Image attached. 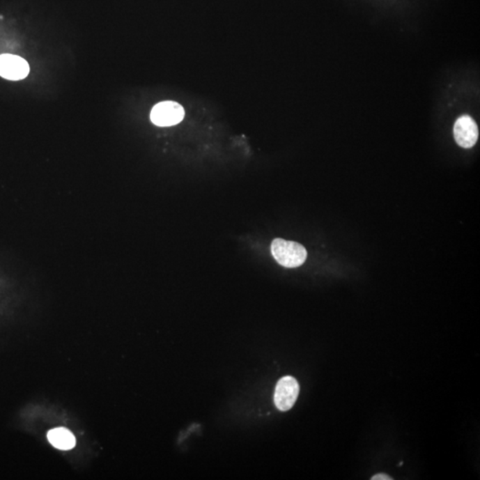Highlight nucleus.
Masks as SVG:
<instances>
[{
	"mask_svg": "<svg viewBox=\"0 0 480 480\" xmlns=\"http://www.w3.org/2000/svg\"><path fill=\"white\" fill-rule=\"evenodd\" d=\"M185 109L176 102H160L150 114L151 121L159 127H171L180 123L185 118Z\"/></svg>",
	"mask_w": 480,
	"mask_h": 480,
	"instance_id": "7ed1b4c3",
	"label": "nucleus"
},
{
	"mask_svg": "<svg viewBox=\"0 0 480 480\" xmlns=\"http://www.w3.org/2000/svg\"><path fill=\"white\" fill-rule=\"evenodd\" d=\"M300 392L299 383L294 377H282L277 383L274 403L279 410L286 412L294 407Z\"/></svg>",
	"mask_w": 480,
	"mask_h": 480,
	"instance_id": "f03ea898",
	"label": "nucleus"
},
{
	"mask_svg": "<svg viewBox=\"0 0 480 480\" xmlns=\"http://www.w3.org/2000/svg\"><path fill=\"white\" fill-rule=\"evenodd\" d=\"M454 137L459 146L470 149L478 141V125L470 116H463L454 124Z\"/></svg>",
	"mask_w": 480,
	"mask_h": 480,
	"instance_id": "20e7f679",
	"label": "nucleus"
},
{
	"mask_svg": "<svg viewBox=\"0 0 480 480\" xmlns=\"http://www.w3.org/2000/svg\"><path fill=\"white\" fill-rule=\"evenodd\" d=\"M30 66L22 57L13 54L0 56V76L9 80H21L26 78Z\"/></svg>",
	"mask_w": 480,
	"mask_h": 480,
	"instance_id": "39448f33",
	"label": "nucleus"
},
{
	"mask_svg": "<svg viewBox=\"0 0 480 480\" xmlns=\"http://www.w3.org/2000/svg\"><path fill=\"white\" fill-rule=\"evenodd\" d=\"M270 250L277 262L286 268H297L307 259L305 247L294 241L276 238L272 241Z\"/></svg>",
	"mask_w": 480,
	"mask_h": 480,
	"instance_id": "f257e3e1",
	"label": "nucleus"
},
{
	"mask_svg": "<svg viewBox=\"0 0 480 480\" xmlns=\"http://www.w3.org/2000/svg\"><path fill=\"white\" fill-rule=\"evenodd\" d=\"M47 439L54 447L61 450H70L76 446L74 435L65 428H56L47 433Z\"/></svg>",
	"mask_w": 480,
	"mask_h": 480,
	"instance_id": "423d86ee",
	"label": "nucleus"
},
{
	"mask_svg": "<svg viewBox=\"0 0 480 480\" xmlns=\"http://www.w3.org/2000/svg\"><path fill=\"white\" fill-rule=\"evenodd\" d=\"M392 480V478L391 477H389L388 475L383 474V473H380V474H377L373 477L372 480Z\"/></svg>",
	"mask_w": 480,
	"mask_h": 480,
	"instance_id": "0eeeda50",
	"label": "nucleus"
}]
</instances>
